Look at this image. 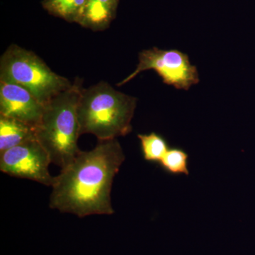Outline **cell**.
<instances>
[{"label":"cell","mask_w":255,"mask_h":255,"mask_svg":"<svg viewBox=\"0 0 255 255\" xmlns=\"http://www.w3.org/2000/svg\"><path fill=\"white\" fill-rule=\"evenodd\" d=\"M124 160L117 139L100 141L92 150L81 151L55 177L50 209L80 218L114 214L112 184Z\"/></svg>","instance_id":"obj_1"},{"label":"cell","mask_w":255,"mask_h":255,"mask_svg":"<svg viewBox=\"0 0 255 255\" xmlns=\"http://www.w3.org/2000/svg\"><path fill=\"white\" fill-rule=\"evenodd\" d=\"M137 99L105 82L82 88L78 115L80 135L90 133L100 141L125 136L132 131Z\"/></svg>","instance_id":"obj_2"},{"label":"cell","mask_w":255,"mask_h":255,"mask_svg":"<svg viewBox=\"0 0 255 255\" xmlns=\"http://www.w3.org/2000/svg\"><path fill=\"white\" fill-rule=\"evenodd\" d=\"M82 87L75 80L73 85L45 105L39 124L35 128L37 140L50 156L51 163L66 167L81 152L78 107Z\"/></svg>","instance_id":"obj_3"},{"label":"cell","mask_w":255,"mask_h":255,"mask_svg":"<svg viewBox=\"0 0 255 255\" xmlns=\"http://www.w3.org/2000/svg\"><path fill=\"white\" fill-rule=\"evenodd\" d=\"M0 80L23 87L44 106L73 85L68 79L52 71L38 55L16 44L1 55Z\"/></svg>","instance_id":"obj_4"},{"label":"cell","mask_w":255,"mask_h":255,"mask_svg":"<svg viewBox=\"0 0 255 255\" xmlns=\"http://www.w3.org/2000/svg\"><path fill=\"white\" fill-rule=\"evenodd\" d=\"M148 70H155L164 84L177 90H189L200 81L197 68L191 63L189 55L180 50H162L154 47L139 53L136 68L119 82L118 86L126 85L142 72Z\"/></svg>","instance_id":"obj_5"},{"label":"cell","mask_w":255,"mask_h":255,"mask_svg":"<svg viewBox=\"0 0 255 255\" xmlns=\"http://www.w3.org/2000/svg\"><path fill=\"white\" fill-rule=\"evenodd\" d=\"M50 163L49 155L37 139L0 152L1 172L52 187L55 177L50 174Z\"/></svg>","instance_id":"obj_6"},{"label":"cell","mask_w":255,"mask_h":255,"mask_svg":"<svg viewBox=\"0 0 255 255\" xmlns=\"http://www.w3.org/2000/svg\"><path fill=\"white\" fill-rule=\"evenodd\" d=\"M44 107L23 87L0 80V116L36 128L41 121Z\"/></svg>","instance_id":"obj_7"},{"label":"cell","mask_w":255,"mask_h":255,"mask_svg":"<svg viewBox=\"0 0 255 255\" xmlns=\"http://www.w3.org/2000/svg\"><path fill=\"white\" fill-rule=\"evenodd\" d=\"M119 0H87L77 23L92 31H104L115 18Z\"/></svg>","instance_id":"obj_8"},{"label":"cell","mask_w":255,"mask_h":255,"mask_svg":"<svg viewBox=\"0 0 255 255\" xmlns=\"http://www.w3.org/2000/svg\"><path fill=\"white\" fill-rule=\"evenodd\" d=\"M36 139L35 127L0 116V152Z\"/></svg>","instance_id":"obj_9"},{"label":"cell","mask_w":255,"mask_h":255,"mask_svg":"<svg viewBox=\"0 0 255 255\" xmlns=\"http://www.w3.org/2000/svg\"><path fill=\"white\" fill-rule=\"evenodd\" d=\"M87 0H43L42 6L50 14L77 23Z\"/></svg>","instance_id":"obj_10"},{"label":"cell","mask_w":255,"mask_h":255,"mask_svg":"<svg viewBox=\"0 0 255 255\" xmlns=\"http://www.w3.org/2000/svg\"><path fill=\"white\" fill-rule=\"evenodd\" d=\"M143 158L152 162H159L169 150V144L166 139L156 132L138 134Z\"/></svg>","instance_id":"obj_11"},{"label":"cell","mask_w":255,"mask_h":255,"mask_svg":"<svg viewBox=\"0 0 255 255\" xmlns=\"http://www.w3.org/2000/svg\"><path fill=\"white\" fill-rule=\"evenodd\" d=\"M161 168L164 172L174 175L184 174L189 175L188 168L189 155L185 150L181 147H169L163 157L159 162Z\"/></svg>","instance_id":"obj_12"}]
</instances>
